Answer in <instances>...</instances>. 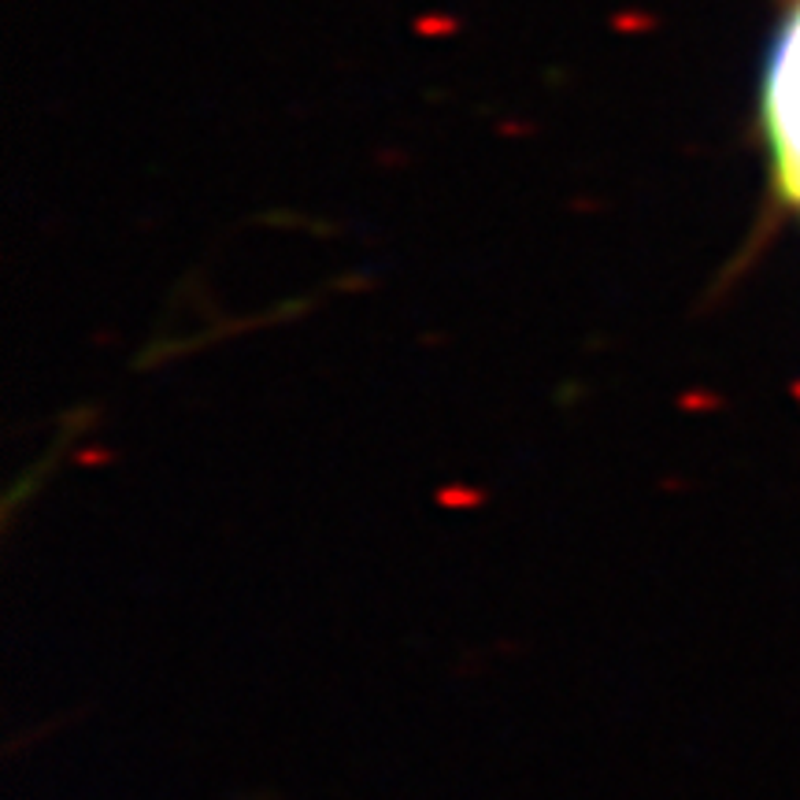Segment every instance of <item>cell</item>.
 Here are the masks:
<instances>
[{
    "mask_svg": "<svg viewBox=\"0 0 800 800\" xmlns=\"http://www.w3.org/2000/svg\"><path fill=\"white\" fill-rule=\"evenodd\" d=\"M760 119L771 152V179L789 212L800 215V0L778 23L764 71Z\"/></svg>",
    "mask_w": 800,
    "mask_h": 800,
    "instance_id": "obj_1",
    "label": "cell"
}]
</instances>
